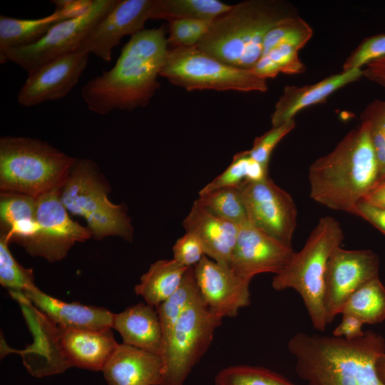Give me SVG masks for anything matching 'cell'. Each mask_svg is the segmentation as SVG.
I'll use <instances>...</instances> for the list:
<instances>
[{
  "label": "cell",
  "instance_id": "ba28073f",
  "mask_svg": "<svg viewBox=\"0 0 385 385\" xmlns=\"http://www.w3.org/2000/svg\"><path fill=\"white\" fill-rule=\"evenodd\" d=\"M188 91L266 92L267 80L251 70L225 63L195 46L172 48L160 73Z\"/></svg>",
  "mask_w": 385,
  "mask_h": 385
},
{
  "label": "cell",
  "instance_id": "60d3db41",
  "mask_svg": "<svg viewBox=\"0 0 385 385\" xmlns=\"http://www.w3.org/2000/svg\"><path fill=\"white\" fill-rule=\"evenodd\" d=\"M64 20L73 19L86 15L92 9L95 0H55L52 1Z\"/></svg>",
  "mask_w": 385,
  "mask_h": 385
},
{
  "label": "cell",
  "instance_id": "4dcf8cb0",
  "mask_svg": "<svg viewBox=\"0 0 385 385\" xmlns=\"http://www.w3.org/2000/svg\"><path fill=\"white\" fill-rule=\"evenodd\" d=\"M198 293L193 267H189L177 291L155 307L162 326L163 344L180 317Z\"/></svg>",
  "mask_w": 385,
  "mask_h": 385
},
{
  "label": "cell",
  "instance_id": "74e56055",
  "mask_svg": "<svg viewBox=\"0 0 385 385\" xmlns=\"http://www.w3.org/2000/svg\"><path fill=\"white\" fill-rule=\"evenodd\" d=\"M295 125L296 122L293 119L279 126L272 127L270 130L254 140L252 147L248 150L250 155L268 169L273 150Z\"/></svg>",
  "mask_w": 385,
  "mask_h": 385
},
{
  "label": "cell",
  "instance_id": "44dd1931",
  "mask_svg": "<svg viewBox=\"0 0 385 385\" xmlns=\"http://www.w3.org/2000/svg\"><path fill=\"white\" fill-rule=\"evenodd\" d=\"M185 232L201 242L207 257L230 266L236 244L239 225L225 220L194 201L183 222Z\"/></svg>",
  "mask_w": 385,
  "mask_h": 385
},
{
  "label": "cell",
  "instance_id": "cb8c5ba5",
  "mask_svg": "<svg viewBox=\"0 0 385 385\" xmlns=\"http://www.w3.org/2000/svg\"><path fill=\"white\" fill-rule=\"evenodd\" d=\"M1 235L22 245L37 230V198L19 192L1 191Z\"/></svg>",
  "mask_w": 385,
  "mask_h": 385
},
{
  "label": "cell",
  "instance_id": "7bdbcfd3",
  "mask_svg": "<svg viewBox=\"0 0 385 385\" xmlns=\"http://www.w3.org/2000/svg\"><path fill=\"white\" fill-rule=\"evenodd\" d=\"M355 215L367 221L385 235V208L360 202L356 206Z\"/></svg>",
  "mask_w": 385,
  "mask_h": 385
},
{
  "label": "cell",
  "instance_id": "9a60e30c",
  "mask_svg": "<svg viewBox=\"0 0 385 385\" xmlns=\"http://www.w3.org/2000/svg\"><path fill=\"white\" fill-rule=\"evenodd\" d=\"M294 252L292 246L247 222L240 225L230 267L238 276L251 281L259 274H277Z\"/></svg>",
  "mask_w": 385,
  "mask_h": 385
},
{
  "label": "cell",
  "instance_id": "8992f818",
  "mask_svg": "<svg viewBox=\"0 0 385 385\" xmlns=\"http://www.w3.org/2000/svg\"><path fill=\"white\" fill-rule=\"evenodd\" d=\"M76 160L42 140L3 137L0 139L1 191L37 198L61 189Z\"/></svg>",
  "mask_w": 385,
  "mask_h": 385
},
{
  "label": "cell",
  "instance_id": "83f0119b",
  "mask_svg": "<svg viewBox=\"0 0 385 385\" xmlns=\"http://www.w3.org/2000/svg\"><path fill=\"white\" fill-rule=\"evenodd\" d=\"M231 6L218 0H154L153 19L212 21Z\"/></svg>",
  "mask_w": 385,
  "mask_h": 385
},
{
  "label": "cell",
  "instance_id": "52a82bcc",
  "mask_svg": "<svg viewBox=\"0 0 385 385\" xmlns=\"http://www.w3.org/2000/svg\"><path fill=\"white\" fill-rule=\"evenodd\" d=\"M94 163L76 159L60 190V199L70 212L81 216L95 238L119 236L128 241L133 237L131 220L122 205L108 198L104 183Z\"/></svg>",
  "mask_w": 385,
  "mask_h": 385
},
{
  "label": "cell",
  "instance_id": "6da1fadb",
  "mask_svg": "<svg viewBox=\"0 0 385 385\" xmlns=\"http://www.w3.org/2000/svg\"><path fill=\"white\" fill-rule=\"evenodd\" d=\"M168 50L164 26L131 36L113 68L83 86L81 96L88 110L106 115L146 106L158 88L157 78Z\"/></svg>",
  "mask_w": 385,
  "mask_h": 385
},
{
  "label": "cell",
  "instance_id": "f35d334b",
  "mask_svg": "<svg viewBox=\"0 0 385 385\" xmlns=\"http://www.w3.org/2000/svg\"><path fill=\"white\" fill-rule=\"evenodd\" d=\"M385 56V34L364 38L345 60L342 71L361 68Z\"/></svg>",
  "mask_w": 385,
  "mask_h": 385
},
{
  "label": "cell",
  "instance_id": "8fae6325",
  "mask_svg": "<svg viewBox=\"0 0 385 385\" xmlns=\"http://www.w3.org/2000/svg\"><path fill=\"white\" fill-rule=\"evenodd\" d=\"M61 189L37 197V230L22 246L32 256L48 262L63 259L77 242L92 236L88 227L72 220L60 199Z\"/></svg>",
  "mask_w": 385,
  "mask_h": 385
},
{
  "label": "cell",
  "instance_id": "b9f144b4",
  "mask_svg": "<svg viewBox=\"0 0 385 385\" xmlns=\"http://www.w3.org/2000/svg\"><path fill=\"white\" fill-rule=\"evenodd\" d=\"M363 325L364 323L356 317L343 314L342 321L334 329L332 335L349 340L356 339L364 334L362 330Z\"/></svg>",
  "mask_w": 385,
  "mask_h": 385
},
{
  "label": "cell",
  "instance_id": "ee69618b",
  "mask_svg": "<svg viewBox=\"0 0 385 385\" xmlns=\"http://www.w3.org/2000/svg\"><path fill=\"white\" fill-rule=\"evenodd\" d=\"M361 202L377 207L385 208V180L378 182Z\"/></svg>",
  "mask_w": 385,
  "mask_h": 385
},
{
  "label": "cell",
  "instance_id": "e0dca14e",
  "mask_svg": "<svg viewBox=\"0 0 385 385\" xmlns=\"http://www.w3.org/2000/svg\"><path fill=\"white\" fill-rule=\"evenodd\" d=\"M193 269L200 296L215 314L236 317L250 304L251 281L238 276L230 266L205 255Z\"/></svg>",
  "mask_w": 385,
  "mask_h": 385
},
{
  "label": "cell",
  "instance_id": "e575fe53",
  "mask_svg": "<svg viewBox=\"0 0 385 385\" xmlns=\"http://www.w3.org/2000/svg\"><path fill=\"white\" fill-rule=\"evenodd\" d=\"M4 235L0 236V284L9 291L24 292L34 284L33 271L21 266L13 257Z\"/></svg>",
  "mask_w": 385,
  "mask_h": 385
},
{
  "label": "cell",
  "instance_id": "7402d4cb",
  "mask_svg": "<svg viewBox=\"0 0 385 385\" xmlns=\"http://www.w3.org/2000/svg\"><path fill=\"white\" fill-rule=\"evenodd\" d=\"M362 76L361 68H354L342 71L312 85L285 86L271 116L272 127L294 119V116L302 110L324 102L335 91Z\"/></svg>",
  "mask_w": 385,
  "mask_h": 385
},
{
  "label": "cell",
  "instance_id": "7c38bea8",
  "mask_svg": "<svg viewBox=\"0 0 385 385\" xmlns=\"http://www.w3.org/2000/svg\"><path fill=\"white\" fill-rule=\"evenodd\" d=\"M239 187L248 222L292 246L297 209L290 194L269 177L257 182L245 180Z\"/></svg>",
  "mask_w": 385,
  "mask_h": 385
},
{
  "label": "cell",
  "instance_id": "4fadbf2b",
  "mask_svg": "<svg viewBox=\"0 0 385 385\" xmlns=\"http://www.w3.org/2000/svg\"><path fill=\"white\" fill-rule=\"evenodd\" d=\"M379 259L370 250L337 247L330 255L326 270L324 304L328 324L341 314L342 308L359 287L379 277Z\"/></svg>",
  "mask_w": 385,
  "mask_h": 385
},
{
  "label": "cell",
  "instance_id": "ac0fdd59",
  "mask_svg": "<svg viewBox=\"0 0 385 385\" xmlns=\"http://www.w3.org/2000/svg\"><path fill=\"white\" fill-rule=\"evenodd\" d=\"M28 300L53 324L64 329H112L114 313L104 307L68 303L57 299L36 285L22 292Z\"/></svg>",
  "mask_w": 385,
  "mask_h": 385
},
{
  "label": "cell",
  "instance_id": "f546056e",
  "mask_svg": "<svg viewBox=\"0 0 385 385\" xmlns=\"http://www.w3.org/2000/svg\"><path fill=\"white\" fill-rule=\"evenodd\" d=\"M196 201L212 213L237 225L248 222L239 186L200 194Z\"/></svg>",
  "mask_w": 385,
  "mask_h": 385
},
{
  "label": "cell",
  "instance_id": "9c48e42d",
  "mask_svg": "<svg viewBox=\"0 0 385 385\" xmlns=\"http://www.w3.org/2000/svg\"><path fill=\"white\" fill-rule=\"evenodd\" d=\"M222 319L208 308L199 292L164 342L163 385H184L209 348Z\"/></svg>",
  "mask_w": 385,
  "mask_h": 385
},
{
  "label": "cell",
  "instance_id": "7a4b0ae2",
  "mask_svg": "<svg viewBox=\"0 0 385 385\" xmlns=\"http://www.w3.org/2000/svg\"><path fill=\"white\" fill-rule=\"evenodd\" d=\"M287 349L296 373L309 385H385L376 367L385 339L376 332L368 330L352 340L298 332Z\"/></svg>",
  "mask_w": 385,
  "mask_h": 385
},
{
  "label": "cell",
  "instance_id": "836d02e7",
  "mask_svg": "<svg viewBox=\"0 0 385 385\" xmlns=\"http://www.w3.org/2000/svg\"><path fill=\"white\" fill-rule=\"evenodd\" d=\"M313 30L310 25L299 15L281 21L267 34L262 55L281 45L291 46L298 51L310 40Z\"/></svg>",
  "mask_w": 385,
  "mask_h": 385
},
{
  "label": "cell",
  "instance_id": "f1b7e54d",
  "mask_svg": "<svg viewBox=\"0 0 385 385\" xmlns=\"http://www.w3.org/2000/svg\"><path fill=\"white\" fill-rule=\"evenodd\" d=\"M268 176V169L253 159L248 150L236 153L229 166L218 176L205 185L199 195L223 188L238 187L244 181L257 182Z\"/></svg>",
  "mask_w": 385,
  "mask_h": 385
},
{
  "label": "cell",
  "instance_id": "d6a6232c",
  "mask_svg": "<svg viewBox=\"0 0 385 385\" xmlns=\"http://www.w3.org/2000/svg\"><path fill=\"white\" fill-rule=\"evenodd\" d=\"M215 385H295L284 376L264 367L235 365L220 370Z\"/></svg>",
  "mask_w": 385,
  "mask_h": 385
},
{
  "label": "cell",
  "instance_id": "ab89813d",
  "mask_svg": "<svg viewBox=\"0 0 385 385\" xmlns=\"http://www.w3.org/2000/svg\"><path fill=\"white\" fill-rule=\"evenodd\" d=\"M173 252V259L186 267H194L205 255L200 240L190 232H185L176 240Z\"/></svg>",
  "mask_w": 385,
  "mask_h": 385
},
{
  "label": "cell",
  "instance_id": "2e32d148",
  "mask_svg": "<svg viewBox=\"0 0 385 385\" xmlns=\"http://www.w3.org/2000/svg\"><path fill=\"white\" fill-rule=\"evenodd\" d=\"M153 6L154 0H118L89 31L79 48L111 61L113 48L124 36L143 30L145 22L153 19Z\"/></svg>",
  "mask_w": 385,
  "mask_h": 385
},
{
  "label": "cell",
  "instance_id": "603a6c76",
  "mask_svg": "<svg viewBox=\"0 0 385 385\" xmlns=\"http://www.w3.org/2000/svg\"><path fill=\"white\" fill-rule=\"evenodd\" d=\"M112 329L119 332L123 343L162 356L163 329L155 307L140 302L114 314Z\"/></svg>",
  "mask_w": 385,
  "mask_h": 385
},
{
  "label": "cell",
  "instance_id": "8d00e7d4",
  "mask_svg": "<svg viewBox=\"0 0 385 385\" xmlns=\"http://www.w3.org/2000/svg\"><path fill=\"white\" fill-rule=\"evenodd\" d=\"M211 22L195 19L169 20L168 44L172 48L197 46L208 31Z\"/></svg>",
  "mask_w": 385,
  "mask_h": 385
},
{
  "label": "cell",
  "instance_id": "f6af8a7d",
  "mask_svg": "<svg viewBox=\"0 0 385 385\" xmlns=\"http://www.w3.org/2000/svg\"><path fill=\"white\" fill-rule=\"evenodd\" d=\"M376 367L380 379L385 384V352L378 358Z\"/></svg>",
  "mask_w": 385,
  "mask_h": 385
},
{
  "label": "cell",
  "instance_id": "ffe728a7",
  "mask_svg": "<svg viewBox=\"0 0 385 385\" xmlns=\"http://www.w3.org/2000/svg\"><path fill=\"white\" fill-rule=\"evenodd\" d=\"M56 337L59 348L71 366L91 371H102L118 344L111 329L89 330L56 327Z\"/></svg>",
  "mask_w": 385,
  "mask_h": 385
},
{
  "label": "cell",
  "instance_id": "5bb4252c",
  "mask_svg": "<svg viewBox=\"0 0 385 385\" xmlns=\"http://www.w3.org/2000/svg\"><path fill=\"white\" fill-rule=\"evenodd\" d=\"M88 56L78 48L28 73L17 96L19 103L29 107L66 97L78 83Z\"/></svg>",
  "mask_w": 385,
  "mask_h": 385
},
{
  "label": "cell",
  "instance_id": "277c9868",
  "mask_svg": "<svg viewBox=\"0 0 385 385\" xmlns=\"http://www.w3.org/2000/svg\"><path fill=\"white\" fill-rule=\"evenodd\" d=\"M297 15L286 1H243L212 20L196 46L225 63L250 70L262 55L269 31Z\"/></svg>",
  "mask_w": 385,
  "mask_h": 385
},
{
  "label": "cell",
  "instance_id": "4316f807",
  "mask_svg": "<svg viewBox=\"0 0 385 385\" xmlns=\"http://www.w3.org/2000/svg\"><path fill=\"white\" fill-rule=\"evenodd\" d=\"M351 314L364 324L385 320V287L376 277L355 291L344 304L341 314Z\"/></svg>",
  "mask_w": 385,
  "mask_h": 385
},
{
  "label": "cell",
  "instance_id": "5b68a950",
  "mask_svg": "<svg viewBox=\"0 0 385 385\" xmlns=\"http://www.w3.org/2000/svg\"><path fill=\"white\" fill-rule=\"evenodd\" d=\"M344 237L337 220L330 216L320 218L302 250L294 253L272 281L276 291L292 289L299 293L313 327L320 332L325 331L328 324L324 304L327 262Z\"/></svg>",
  "mask_w": 385,
  "mask_h": 385
},
{
  "label": "cell",
  "instance_id": "d590c367",
  "mask_svg": "<svg viewBox=\"0 0 385 385\" xmlns=\"http://www.w3.org/2000/svg\"><path fill=\"white\" fill-rule=\"evenodd\" d=\"M361 120L369 123L371 143L376 154L379 178L385 180V100L376 99L361 113Z\"/></svg>",
  "mask_w": 385,
  "mask_h": 385
},
{
  "label": "cell",
  "instance_id": "3957f363",
  "mask_svg": "<svg viewBox=\"0 0 385 385\" xmlns=\"http://www.w3.org/2000/svg\"><path fill=\"white\" fill-rule=\"evenodd\" d=\"M379 172L365 121L309 166L310 197L334 210L355 215L356 206L379 182Z\"/></svg>",
  "mask_w": 385,
  "mask_h": 385
},
{
  "label": "cell",
  "instance_id": "d6986e66",
  "mask_svg": "<svg viewBox=\"0 0 385 385\" xmlns=\"http://www.w3.org/2000/svg\"><path fill=\"white\" fill-rule=\"evenodd\" d=\"M161 355L118 344L102 371L108 385H163Z\"/></svg>",
  "mask_w": 385,
  "mask_h": 385
},
{
  "label": "cell",
  "instance_id": "30bf717a",
  "mask_svg": "<svg viewBox=\"0 0 385 385\" xmlns=\"http://www.w3.org/2000/svg\"><path fill=\"white\" fill-rule=\"evenodd\" d=\"M118 0H95L88 13L54 24L35 43L0 55L1 63L11 61L28 73L47 62L79 48L89 31L116 4Z\"/></svg>",
  "mask_w": 385,
  "mask_h": 385
},
{
  "label": "cell",
  "instance_id": "484cf974",
  "mask_svg": "<svg viewBox=\"0 0 385 385\" xmlns=\"http://www.w3.org/2000/svg\"><path fill=\"white\" fill-rule=\"evenodd\" d=\"M64 21L55 11L46 16L22 19L0 16V55L18 48L31 46L40 40L56 23Z\"/></svg>",
  "mask_w": 385,
  "mask_h": 385
},
{
  "label": "cell",
  "instance_id": "1f68e13d",
  "mask_svg": "<svg viewBox=\"0 0 385 385\" xmlns=\"http://www.w3.org/2000/svg\"><path fill=\"white\" fill-rule=\"evenodd\" d=\"M298 50L289 45H281L261 55L250 69L257 76L267 80L279 73L298 74L304 72L306 66L299 58Z\"/></svg>",
  "mask_w": 385,
  "mask_h": 385
},
{
  "label": "cell",
  "instance_id": "d4e9b609",
  "mask_svg": "<svg viewBox=\"0 0 385 385\" xmlns=\"http://www.w3.org/2000/svg\"><path fill=\"white\" fill-rule=\"evenodd\" d=\"M188 268L173 259L158 260L143 274L134 291L155 307L177 291Z\"/></svg>",
  "mask_w": 385,
  "mask_h": 385
}]
</instances>
